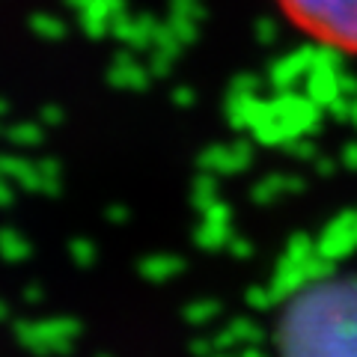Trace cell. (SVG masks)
<instances>
[{
	"mask_svg": "<svg viewBox=\"0 0 357 357\" xmlns=\"http://www.w3.org/2000/svg\"><path fill=\"white\" fill-rule=\"evenodd\" d=\"M274 357H357V271L292 286L271 325Z\"/></svg>",
	"mask_w": 357,
	"mask_h": 357,
	"instance_id": "obj_1",
	"label": "cell"
},
{
	"mask_svg": "<svg viewBox=\"0 0 357 357\" xmlns=\"http://www.w3.org/2000/svg\"><path fill=\"white\" fill-rule=\"evenodd\" d=\"M280 18L310 45L357 60V0H271Z\"/></svg>",
	"mask_w": 357,
	"mask_h": 357,
	"instance_id": "obj_2",
	"label": "cell"
}]
</instances>
